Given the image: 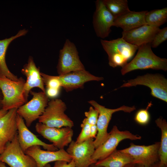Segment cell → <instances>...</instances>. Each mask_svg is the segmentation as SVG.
<instances>
[{
    "mask_svg": "<svg viewBox=\"0 0 167 167\" xmlns=\"http://www.w3.org/2000/svg\"><path fill=\"white\" fill-rule=\"evenodd\" d=\"M138 51L134 58L122 67V75L136 70L152 69L167 71V59L161 58L153 52L150 43L138 47Z\"/></svg>",
    "mask_w": 167,
    "mask_h": 167,
    "instance_id": "6da1fadb",
    "label": "cell"
},
{
    "mask_svg": "<svg viewBox=\"0 0 167 167\" xmlns=\"http://www.w3.org/2000/svg\"><path fill=\"white\" fill-rule=\"evenodd\" d=\"M101 42L108 55L109 64L113 68L124 66L138 49L122 37L110 41L101 39Z\"/></svg>",
    "mask_w": 167,
    "mask_h": 167,
    "instance_id": "7a4b0ae2",
    "label": "cell"
},
{
    "mask_svg": "<svg viewBox=\"0 0 167 167\" xmlns=\"http://www.w3.org/2000/svg\"><path fill=\"white\" fill-rule=\"evenodd\" d=\"M25 81L22 77L17 81H13L6 77L0 76L3 109L8 111L13 108L18 109L27 102L24 91Z\"/></svg>",
    "mask_w": 167,
    "mask_h": 167,
    "instance_id": "3957f363",
    "label": "cell"
},
{
    "mask_svg": "<svg viewBox=\"0 0 167 167\" xmlns=\"http://www.w3.org/2000/svg\"><path fill=\"white\" fill-rule=\"evenodd\" d=\"M66 109V104L61 100L52 99L48 102L44 113L38 118V122L50 127L72 128L74 122L65 113Z\"/></svg>",
    "mask_w": 167,
    "mask_h": 167,
    "instance_id": "277c9868",
    "label": "cell"
},
{
    "mask_svg": "<svg viewBox=\"0 0 167 167\" xmlns=\"http://www.w3.org/2000/svg\"><path fill=\"white\" fill-rule=\"evenodd\" d=\"M88 102L97 109L99 113L96 124L97 133L94 140L95 149L102 144L108 138L109 135V133L107 132L108 127L112 114L114 113L119 111L130 113L136 109L135 106L130 107L123 105L116 109H110L100 105L94 100H90Z\"/></svg>",
    "mask_w": 167,
    "mask_h": 167,
    "instance_id": "5b68a950",
    "label": "cell"
},
{
    "mask_svg": "<svg viewBox=\"0 0 167 167\" xmlns=\"http://www.w3.org/2000/svg\"><path fill=\"white\" fill-rule=\"evenodd\" d=\"M143 85L151 89L152 96L167 102V79L159 74L147 73L127 81L120 87H129Z\"/></svg>",
    "mask_w": 167,
    "mask_h": 167,
    "instance_id": "8992f818",
    "label": "cell"
},
{
    "mask_svg": "<svg viewBox=\"0 0 167 167\" xmlns=\"http://www.w3.org/2000/svg\"><path fill=\"white\" fill-rule=\"evenodd\" d=\"M0 161L10 167H37L34 159L26 154L21 148L17 132L12 140L8 143L0 155Z\"/></svg>",
    "mask_w": 167,
    "mask_h": 167,
    "instance_id": "52a82bcc",
    "label": "cell"
},
{
    "mask_svg": "<svg viewBox=\"0 0 167 167\" xmlns=\"http://www.w3.org/2000/svg\"><path fill=\"white\" fill-rule=\"evenodd\" d=\"M29 93L32 96L31 100L17 109V114L24 120L28 127L43 113L49 102V97L42 91L31 90Z\"/></svg>",
    "mask_w": 167,
    "mask_h": 167,
    "instance_id": "ba28073f",
    "label": "cell"
},
{
    "mask_svg": "<svg viewBox=\"0 0 167 167\" xmlns=\"http://www.w3.org/2000/svg\"><path fill=\"white\" fill-rule=\"evenodd\" d=\"M141 139L140 135H134L128 131H121L117 126H114L107 139L95 149L92 158L96 162L105 158L116 149L119 143L123 140H136Z\"/></svg>",
    "mask_w": 167,
    "mask_h": 167,
    "instance_id": "9c48e42d",
    "label": "cell"
},
{
    "mask_svg": "<svg viewBox=\"0 0 167 167\" xmlns=\"http://www.w3.org/2000/svg\"><path fill=\"white\" fill-rule=\"evenodd\" d=\"M57 68L58 75L85 70L80 59L75 45L68 39H66L60 51Z\"/></svg>",
    "mask_w": 167,
    "mask_h": 167,
    "instance_id": "30bf717a",
    "label": "cell"
},
{
    "mask_svg": "<svg viewBox=\"0 0 167 167\" xmlns=\"http://www.w3.org/2000/svg\"><path fill=\"white\" fill-rule=\"evenodd\" d=\"M160 142L148 146L137 145L131 143L130 146L121 150L129 154L133 159V163L149 167L159 161Z\"/></svg>",
    "mask_w": 167,
    "mask_h": 167,
    "instance_id": "8fae6325",
    "label": "cell"
},
{
    "mask_svg": "<svg viewBox=\"0 0 167 167\" xmlns=\"http://www.w3.org/2000/svg\"><path fill=\"white\" fill-rule=\"evenodd\" d=\"M35 128L38 133L52 142L58 149H64L72 141L73 131L72 128L50 127L39 122L36 123Z\"/></svg>",
    "mask_w": 167,
    "mask_h": 167,
    "instance_id": "7c38bea8",
    "label": "cell"
},
{
    "mask_svg": "<svg viewBox=\"0 0 167 167\" xmlns=\"http://www.w3.org/2000/svg\"><path fill=\"white\" fill-rule=\"evenodd\" d=\"M94 140L91 138L79 143L72 140L69 144L66 151L71 156L75 167H88L96 163L92 158L95 149Z\"/></svg>",
    "mask_w": 167,
    "mask_h": 167,
    "instance_id": "4fadbf2b",
    "label": "cell"
},
{
    "mask_svg": "<svg viewBox=\"0 0 167 167\" xmlns=\"http://www.w3.org/2000/svg\"><path fill=\"white\" fill-rule=\"evenodd\" d=\"M95 3L96 10L93 16V27L97 36L105 38L111 32V28L113 26L115 19L102 0H97Z\"/></svg>",
    "mask_w": 167,
    "mask_h": 167,
    "instance_id": "5bb4252c",
    "label": "cell"
},
{
    "mask_svg": "<svg viewBox=\"0 0 167 167\" xmlns=\"http://www.w3.org/2000/svg\"><path fill=\"white\" fill-rule=\"evenodd\" d=\"M16 124L18 142L24 152L29 148L35 146H41L48 151H55L58 150L52 144L47 143L39 139L29 130L24 119L18 114Z\"/></svg>",
    "mask_w": 167,
    "mask_h": 167,
    "instance_id": "9a60e30c",
    "label": "cell"
},
{
    "mask_svg": "<svg viewBox=\"0 0 167 167\" xmlns=\"http://www.w3.org/2000/svg\"><path fill=\"white\" fill-rule=\"evenodd\" d=\"M24 152L34 159L37 167H44L52 162L63 161L69 162L72 160L71 156L64 149L50 151L43 150L40 146H35L29 148Z\"/></svg>",
    "mask_w": 167,
    "mask_h": 167,
    "instance_id": "2e32d148",
    "label": "cell"
},
{
    "mask_svg": "<svg viewBox=\"0 0 167 167\" xmlns=\"http://www.w3.org/2000/svg\"><path fill=\"white\" fill-rule=\"evenodd\" d=\"M58 77L61 87L67 92L83 88L87 82L99 81L104 79L103 77L95 76L86 70L71 72Z\"/></svg>",
    "mask_w": 167,
    "mask_h": 167,
    "instance_id": "e0dca14e",
    "label": "cell"
},
{
    "mask_svg": "<svg viewBox=\"0 0 167 167\" xmlns=\"http://www.w3.org/2000/svg\"><path fill=\"white\" fill-rule=\"evenodd\" d=\"M17 108L9 110L0 118V155L7 143L11 141L17 133Z\"/></svg>",
    "mask_w": 167,
    "mask_h": 167,
    "instance_id": "ac0fdd59",
    "label": "cell"
},
{
    "mask_svg": "<svg viewBox=\"0 0 167 167\" xmlns=\"http://www.w3.org/2000/svg\"><path fill=\"white\" fill-rule=\"evenodd\" d=\"M160 29L159 27L145 24L127 31H123L122 38L128 43L138 47L150 43Z\"/></svg>",
    "mask_w": 167,
    "mask_h": 167,
    "instance_id": "d6986e66",
    "label": "cell"
},
{
    "mask_svg": "<svg viewBox=\"0 0 167 167\" xmlns=\"http://www.w3.org/2000/svg\"><path fill=\"white\" fill-rule=\"evenodd\" d=\"M21 72L27 78L24 91L25 97L27 102L29 93L34 88H38L42 92L45 93V85L41 74L40 68L36 66L32 57H29L27 63L24 66Z\"/></svg>",
    "mask_w": 167,
    "mask_h": 167,
    "instance_id": "ffe728a7",
    "label": "cell"
},
{
    "mask_svg": "<svg viewBox=\"0 0 167 167\" xmlns=\"http://www.w3.org/2000/svg\"><path fill=\"white\" fill-rule=\"evenodd\" d=\"M147 11H130L115 19L113 26L127 31L146 24L145 20Z\"/></svg>",
    "mask_w": 167,
    "mask_h": 167,
    "instance_id": "44dd1931",
    "label": "cell"
},
{
    "mask_svg": "<svg viewBox=\"0 0 167 167\" xmlns=\"http://www.w3.org/2000/svg\"><path fill=\"white\" fill-rule=\"evenodd\" d=\"M28 31L25 29L20 30L14 36L0 40V76L5 77L13 81L18 79L17 77L12 73L8 68L5 60L7 49L10 43L14 39L25 35Z\"/></svg>",
    "mask_w": 167,
    "mask_h": 167,
    "instance_id": "7402d4cb",
    "label": "cell"
},
{
    "mask_svg": "<svg viewBox=\"0 0 167 167\" xmlns=\"http://www.w3.org/2000/svg\"><path fill=\"white\" fill-rule=\"evenodd\" d=\"M131 163H133V159L129 154L116 149L106 157L97 161L94 165L104 167H123Z\"/></svg>",
    "mask_w": 167,
    "mask_h": 167,
    "instance_id": "603a6c76",
    "label": "cell"
},
{
    "mask_svg": "<svg viewBox=\"0 0 167 167\" xmlns=\"http://www.w3.org/2000/svg\"><path fill=\"white\" fill-rule=\"evenodd\" d=\"M155 122L161 131L159 150V161L161 164L167 166V123L162 117L157 118Z\"/></svg>",
    "mask_w": 167,
    "mask_h": 167,
    "instance_id": "cb8c5ba5",
    "label": "cell"
},
{
    "mask_svg": "<svg viewBox=\"0 0 167 167\" xmlns=\"http://www.w3.org/2000/svg\"><path fill=\"white\" fill-rule=\"evenodd\" d=\"M145 20L146 24L159 27L167 21V8L156 9L146 12Z\"/></svg>",
    "mask_w": 167,
    "mask_h": 167,
    "instance_id": "d4e9b609",
    "label": "cell"
},
{
    "mask_svg": "<svg viewBox=\"0 0 167 167\" xmlns=\"http://www.w3.org/2000/svg\"><path fill=\"white\" fill-rule=\"evenodd\" d=\"M102 1L114 19L130 11L127 0H103Z\"/></svg>",
    "mask_w": 167,
    "mask_h": 167,
    "instance_id": "484cf974",
    "label": "cell"
},
{
    "mask_svg": "<svg viewBox=\"0 0 167 167\" xmlns=\"http://www.w3.org/2000/svg\"><path fill=\"white\" fill-rule=\"evenodd\" d=\"M41 74L46 88L59 90L61 86L58 76L50 75L42 72Z\"/></svg>",
    "mask_w": 167,
    "mask_h": 167,
    "instance_id": "4316f807",
    "label": "cell"
},
{
    "mask_svg": "<svg viewBox=\"0 0 167 167\" xmlns=\"http://www.w3.org/2000/svg\"><path fill=\"white\" fill-rule=\"evenodd\" d=\"M81 127L82 128L81 131L75 141L78 143L83 142L91 138L90 125L86 118L83 120Z\"/></svg>",
    "mask_w": 167,
    "mask_h": 167,
    "instance_id": "83f0119b",
    "label": "cell"
},
{
    "mask_svg": "<svg viewBox=\"0 0 167 167\" xmlns=\"http://www.w3.org/2000/svg\"><path fill=\"white\" fill-rule=\"evenodd\" d=\"M151 105L149 104L146 109H141L137 112L135 117L136 122L141 125H146L149 122L150 115L148 109Z\"/></svg>",
    "mask_w": 167,
    "mask_h": 167,
    "instance_id": "f1b7e54d",
    "label": "cell"
},
{
    "mask_svg": "<svg viewBox=\"0 0 167 167\" xmlns=\"http://www.w3.org/2000/svg\"><path fill=\"white\" fill-rule=\"evenodd\" d=\"M167 39V27L160 29L155 35L150 43L151 47L156 48Z\"/></svg>",
    "mask_w": 167,
    "mask_h": 167,
    "instance_id": "f546056e",
    "label": "cell"
},
{
    "mask_svg": "<svg viewBox=\"0 0 167 167\" xmlns=\"http://www.w3.org/2000/svg\"><path fill=\"white\" fill-rule=\"evenodd\" d=\"M88 122L90 125H96L99 115L98 111L93 107H90L89 110L84 113Z\"/></svg>",
    "mask_w": 167,
    "mask_h": 167,
    "instance_id": "4dcf8cb0",
    "label": "cell"
},
{
    "mask_svg": "<svg viewBox=\"0 0 167 167\" xmlns=\"http://www.w3.org/2000/svg\"><path fill=\"white\" fill-rule=\"evenodd\" d=\"M53 167H75V166L74 162L72 160L69 162L63 161H56Z\"/></svg>",
    "mask_w": 167,
    "mask_h": 167,
    "instance_id": "1f68e13d",
    "label": "cell"
},
{
    "mask_svg": "<svg viewBox=\"0 0 167 167\" xmlns=\"http://www.w3.org/2000/svg\"><path fill=\"white\" fill-rule=\"evenodd\" d=\"M45 91V93L48 97L54 98L58 95L59 90L46 88Z\"/></svg>",
    "mask_w": 167,
    "mask_h": 167,
    "instance_id": "d6a6232c",
    "label": "cell"
},
{
    "mask_svg": "<svg viewBox=\"0 0 167 167\" xmlns=\"http://www.w3.org/2000/svg\"><path fill=\"white\" fill-rule=\"evenodd\" d=\"M91 138L95 139L97 133V129L96 125H90Z\"/></svg>",
    "mask_w": 167,
    "mask_h": 167,
    "instance_id": "836d02e7",
    "label": "cell"
},
{
    "mask_svg": "<svg viewBox=\"0 0 167 167\" xmlns=\"http://www.w3.org/2000/svg\"><path fill=\"white\" fill-rule=\"evenodd\" d=\"M167 166L161 164L159 161H158L149 167H167ZM135 167H145L143 166L135 165Z\"/></svg>",
    "mask_w": 167,
    "mask_h": 167,
    "instance_id": "e575fe53",
    "label": "cell"
},
{
    "mask_svg": "<svg viewBox=\"0 0 167 167\" xmlns=\"http://www.w3.org/2000/svg\"><path fill=\"white\" fill-rule=\"evenodd\" d=\"M8 111L2 109H0V118L6 114Z\"/></svg>",
    "mask_w": 167,
    "mask_h": 167,
    "instance_id": "d590c367",
    "label": "cell"
},
{
    "mask_svg": "<svg viewBox=\"0 0 167 167\" xmlns=\"http://www.w3.org/2000/svg\"><path fill=\"white\" fill-rule=\"evenodd\" d=\"M3 99V95L2 92L0 88V109H2V100Z\"/></svg>",
    "mask_w": 167,
    "mask_h": 167,
    "instance_id": "8d00e7d4",
    "label": "cell"
},
{
    "mask_svg": "<svg viewBox=\"0 0 167 167\" xmlns=\"http://www.w3.org/2000/svg\"><path fill=\"white\" fill-rule=\"evenodd\" d=\"M135 164L131 163L126 165L123 167H135Z\"/></svg>",
    "mask_w": 167,
    "mask_h": 167,
    "instance_id": "74e56055",
    "label": "cell"
},
{
    "mask_svg": "<svg viewBox=\"0 0 167 167\" xmlns=\"http://www.w3.org/2000/svg\"><path fill=\"white\" fill-rule=\"evenodd\" d=\"M0 167H7L5 164L2 161H0Z\"/></svg>",
    "mask_w": 167,
    "mask_h": 167,
    "instance_id": "f35d334b",
    "label": "cell"
},
{
    "mask_svg": "<svg viewBox=\"0 0 167 167\" xmlns=\"http://www.w3.org/2000/svg\"><path fill=\"white\" fill-rule=\"evenodd\" d=\"M44 167H51V166L50 164H48L45 165Z\"/></svg>",
    "mask_w": 167,
    "mask_h": 167,
    "instance_id": "ab89813d",
    "label": "cell"
},
{
    "mask_svg": "<svg viewBox=\"0 0 167 167\" xmlns=\"http://www.w3.org/2000/svg\"><path fill=\"white\" fill-rule=\"evenodd\" d=\"M103 167V166H96V165H92L90 166L89 167Z\"/></svg>",
    "mask_w": 167,
    "mask_h": 167,
    "instance_id": "60d3db41",
    "label": "cell"
}]
</instances>
